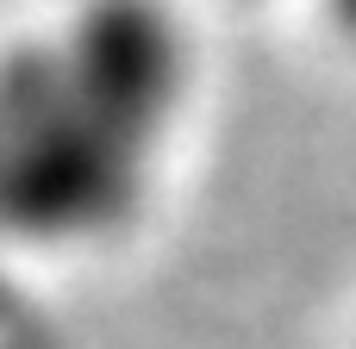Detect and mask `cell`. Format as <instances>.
<instances>
[{"mask_svg":"<svg viewBox=\"0 0 356 349\" xmlns=\"http://www.w3.org/2000/svg\"><path fill=\"white\" fill-rule=\"evenodd\" d=\"M188 31L163 0H81L0 56V231L75 250L125 231L188 100Z\"/></svg>","mask_w":356,"mask_h":349,"instance_id":"obj_1","label":"cell"},{"mask_svg":"<svg viewBox=\"0 0 356 349\" xmlns=\"http://www.w3.org/2000/svg\"><path fill=\"white\" fill-rule=\"evenodd\" d=\"M332 12H338V25L356 37V0H332Z\"/></svg>","mask_w":356,"mask_h":349,"instance_id":"obj_2","label":"cell"}]
</instances>
